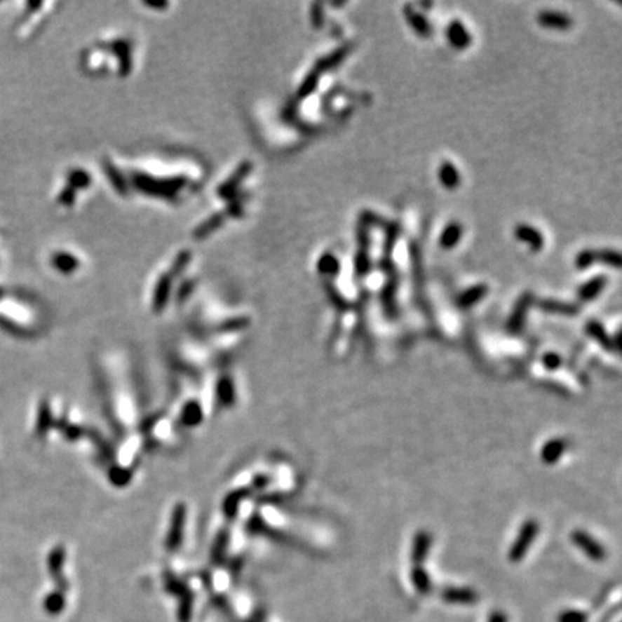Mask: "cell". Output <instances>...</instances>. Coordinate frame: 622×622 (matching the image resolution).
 Instances as JSON below:
<instances>
[{
  "label": "cell",
  "mask_w": 622,
  "mask_h": 622,
  "mask_svg": "<svg viewBox=\"0 0 622 622\" xmlns=\"http://www.w3.org/2000/svg\"><path fill=\"white\" fill-rule=\"evenodd\" d=\"M487 294H489V285L487 284H475L473 287H468L461 294L457 297L455 304L458 309L468 310L471 307H475L478 303H481Z\"/></svg>",
  "instance_id": "9"
},
{
  "label": "cell",
  "mask_w": 622,
  "mask_h": 622,
  "mask_svg": "<svg viewBox=\"0 0 622 622\" xmlns=\"http://www.w3.org/2000/svg\"><path fill=\"white\" fill-rule=\"evenodd\" d=\"M585 332L586 334L593 340L597 342L602 349H605L607 351H614L616 350L612 337L608 334L607 329L602 326V324L597 320H590L586 323L585 326Z\"/></svg>",
  "instance_id": "13"
},
{
  "label": "cell",
  "mask_w": 622,
  "mask_h": 622,
  "mask_svg": "<svg viewBox=\"0 0 622 622\" xmlns=\"http://www.w3.org/2000/svg\"><path fill=\"white\" fill-rule=\"evenodd\" d=\"M411 582L418 593L429 595L432 590V581L429 574L422 566H414L411 569Z\"/></svg>",
  "instance_id": "18"
},
{
  "label": "cell",
  "mask_w": 622,
  "mask_h": 622,
  "mask_svg": "<svg viewBox=\"0 0 622 622\" xmlns=\"http://www.w3.org/2000/svg\"><path fill=\"white\" fill-rule=\"evenodd\" d=\"M403 16H405V19H407L408 25L411 26V29L419 38L428 39L432 36V26H431L429 20L422 13L415 11L412 5H407L403 8Z\"/></svg>",
  "instance_id": "10"
},
{
  "label": "cell",
  "mask_w": 622,
  "mask_h": 622,
  "mask_svg": "<svg viewBox=\"0 0 622 622\" xmlns=\"http://www.w3.org/2000/svg\"><path fill=\"white\" fill-rule=\"evenodd\" d=\"M515 238L525 245H527L533 252H539L545 248V236L537 228L527 225V224H519L515 227Z\"/></svg>",
  "instance_id": "6"
},
{
  "label": "cell",
  "mask_w": 622,
  "mask_h": 622,
  "mask_svg": "<svg viewBox=\"0 0 622 622\" xmlns=\"http://www.w3.org/2000/svg\"><path fill=\"white\" fill-rule=\"evenodd\" d=\"M562 363H563L562 356L556 353V351H548V353H545L542 358V365L548 370H557L562 366Z\"/></svg>",
  "instance_id": "26"
},
{
  "label": "cell",
  "mask_w": 622,
  "mask_h": 622,
  "mask_svg": "<svg viewBox=\"0 0 622 622\" xmlns=\"http://www.w3.org/2000/svg\"><path fill=\"white\" fill-rule=\"evenodd\" d=\"M536 20L542 28L550 31H569L574 26V20L569 15L553 11L539 12Z\"/></svg>",
  "instance_id": "5"
},
{
  "label": "cell",
  "mask_w": 622,
  "mask_h": 622,
  "mask_svg": "<svg viewBox=\"0 0 622 622\" xmlns=\"http://www.w3.org/2000/svg\"><path fill=\"white\" fill-rule=\"evenodd\" d=\"M441 597L444 602L451 605H474L478 602V593L471 588H445Z\"/></svg>",
  "instance_id": "7"
},
{
  "label": "cell",
  "mask_w": 622,
  "mask_h": 622,
  "mask_svg": "<svg viewBox=\"0 0 622 622\" xmlns=\"http://www.w3.org/2000/svg\"><path fill=\"white\" fill-rule=\"evenodd\" d=\"M317 268H318L320 274H323V276L336 277L340 273V261L332 254H324L318 259Z\"/></svg>",
  "instance_id": "19"
},
{
  "label": "cell",
  "mask_w": 622,
  "mask_h": 622,
  "mask_svg": "<svg viewBox=\"0 0 622 622\" xmlns=\"http://www.w3.org/2000/svg\"><path fill=\"white\" fill-rule=\"evenodd\" d=\"M539 529H540L539 523L534 519H529L522 525V527L515 539V542H513V545L508 550V560L510 562L518 563L525 559V556L527 555L529 549L532 548L533 542L539 534Z\"/></svg>",
  "instance_id": "1"
},
{
  "label": "cell",
  "mask_w": 622,
  "mask_h": 622,
  "mask_svg": "<svg viewBox=\"0 0 622 622\" xmlns=\"http://www.w3.org/2000/svg\"><path fill=\"white\" fill-rule=\"evenodd\" d=\"M539 307L546 313L559 316H575L579 313V307L574 303H563L559 300H542L539 302Z\"/></svg>",
  "instance_id": "17"
},
{
  "label": "cell",
  "mask_w": 622,
  "mask_h": 622,
  "mask_svg": "<svg viewBox=\"0 0 622 622\" xmlns=\"http://www.w3.org/2000/svg\"><path fill=\"white\" fill-rule=\"evenodd\" d=\"M359 242H360V247H359L356 257H355V269L360 277H365L372 268L370 255H369V234H367L366 228H363L359 232Z\"/></svg>",
  "instance_id": "12"
},
{
  "label": "cell",
  "mask_w": 622,
  "mask_h": 622,
  "mask_svg": "<svg viewBox=\"0 0 622 622\" xmlns=\"http://www.w3.org/2000/svg\"><path fill=\"white\" fill-rule=\"evenodd\" d=\"M350 52H351V45H344V46L339 48L336 52L330 53V55H329L327 58H323V60L320 61L317 69H327V68H332V67L339 65V64H340V62L349 55Z\"/></svg>",
  "instance_id": "20"
},
{
  "label": "cell",
  "mask_w": 622,
  "mask_h": 622,
  "mask_svg": "<svg viewBox=\"0 0 622 622\" xmlns=\"http://www.w3.org/2000/svg\"><path fill=\"white\" fill-rule=\"evenodd\" d=\"M321 15H323V13H321L320 11H317V13H316V18H320ZM314 23H316V26H317V28H318V26H320V22H318V19H316V22H314Z\"/></svg>",
  "instance_id": "29"
},
{
  "label": "cell",
  "mask_w": 622,
  "mask_h": 622,
  "mask_svg": "<svg viewBox=\"0 0 622 622\" xmlns=\"http://www.w3.org/2000/svg\"><path fill=\"white\" fill-rule=\"evenodd\" d=\"M533 303H534V295L532 292H529V291L523 292L519 297V300H518L515 309H513V311H511V314H510V317L507 320V330L510 333L516 334V333H520L523 330L525 324H526L527 314H529V310H530Z\"/></svg>",
  "instance_id": "3"
},
{
  "label": "cell",
  "mask_w": 622,
  "mask_h": 622,
  "mask_svg": "<svg viewBox=\"0 0 622 622\" xmlns=\"http://www.w3.org/2000/svg\"><path fill=\"white\" fill-rule=\"evenodd\" d=\"M360 219L366 228H372V227L379 228L381 225H384V221H382L384 218H381L379 215H376L374 212H370V210H365L360 216Z\"/></svg>",
  "instance_id": "27"
},
{
  "label": "cell",
  "mask_w": 622,
  "mask_h": 622,
  "mask_svg": "<svg viewBox=\"0 0 622 622\" xmlns=\"http://www.w3.org/2000/svg\"><path fill=\"white\" fill-rule=\"evenodd\" d=\"M432 548V536L429 532L421 530L414 536L411 546V560L414 566H422V563L428 559V555Z\"/></svg>",
  "instance_id": "8"
},
{
  "label": "cell",
  "mask_w": 622,
  "mask_h": 622,
  "mask_svg": "<svg viewBox=\"0 0 622 622\" xmlns=\"http://www.w3.org/2000/svg\"><path fill=\"white\" fill-rule=\"evenodd\" d=\"M595 262H597V250H582L575 257V266L579 271H585V269L590 268Z\"/></svg>",
  "instance_id": "22"
},
{
  "label": "cell",
  "mask_w": 622,
  "mask_h": 622,
  "mask_svg": "<svg viewBox=\"0 0 622 622\" xmlns=\"http://www.w3.org/2000/svg\"><path fill=\"white\" fill-rule=\"evenodd\" d=\"M597 262L618 269L621 266V255L615 250H597Z\"/></svg>",
  "instance_id": "21"
},
{
  "label": "cell",
  "mask_w": 622,
  "mask_h": 622,
  "mask_svg": "<svg viewBox=\"0 0 622 622\" xmlns=\"http://www.w3.org/2000/svg\"><path fill=\"white\" fill-rule=\"evenodd\" d=\"M588 621H589L588 614L579 609L562 611L556 618V622H588Z\"/></svg>",
  "instance_id": "24"
},
{
  "label": "cell",
  "mask_w": 622,
  "mask_h": 622,
  "mask_svg": "<svg viewBox=\"0 0 622 622\" xmlns=\"http://www.w3.org/2000/svg\"><path fill=\"white\" fill-rule=\"evenodd\" d=\"M438 177L447 191H455V189L461 183V175H459L458 169L451 163V161H444L440 166Z\"/></svg>",
  "instance_id": "16"
},
{
  "label": "cell",
  "mask_w": 622,
  "mask_h": 622,
  "mask_svg": "<svg viewBox=\"0 0 622 622\" xmlns=\"http://www.w3.org/2000/svg\"><path fill=\"white\" fill-rule=\"evenodd\" d=\"M65 607V601H64V595L61 592H55L48 597V600L45 601V608L49 614L57 615L60 612H62Z\"/></svg>",
  "instance_id": "23"
},
{
  "label": "cell",
  "mask_w": 622,
  "mask_h": 622,
  "mask_svg": "<svg viewBox=\"0 0 622 622\" xmlns=\"http://www.w3.org/2000/svg\"><path fill=\"white\" fill-rule=\"evenodd\" d=\"M487 622H508V618L504 612L501 611H493L489 616V621Z\"/></svg>",
  "instance_id": "28"
},
{
  "label": "cell",
  "mask_w": 622,
  "mask_h": 622,
  "mask_svg": "<svg viewBox=\"0 0 622 622\" xmlns=\"http://www.w3.org/2000/svg\"><path fill=\"white\" fill-rule=\"evenodd\" d=\"M566 448L567 444L564 440L552 438L542 447V449H540V459H542L546 466H553L564 455Z\"/></svg>",
  "instance_id": "14"
},
{
  "label": "cell",
  "mask_w": 622,
  "mask_h": 622,
  "mask_svg": "<svg viewBox=\"0 0 622 622\" xmlns=\"http://www.w3.org/2000/svg\"><path fill=\"white\" fill-rule=\"evenodd\" d=\"M608 284V278L605 276H595L593 278L588 280L586 283H583L579 290H578V297L581 302L589 303L593 302L595 299L604 292L605 287Z\"/></svg>",
  "instance_id": "11"
},
{
  "label": "cell",
  "mask_w": 622,
  "mask_h": 622,
  "mask_svg": "<svg viewBox=\"0 0 622 622\" xmlns=\"http://www.w3.org/2000/svg\"><path fill=\"white\" fill-rule=\"evenodd\" d=\"M572 543L583 552L586 557H589L593 562H602L607 557L605 548L598 542L597 539H593L589 533L583 530H575L571 534Z\"/></svg>",
  "instance_id": "2"
},
{
  "label": "cell",
  "mask_w": 622,
  "mask_h": 622,
  "mask_svg": "<svg viewBox=\"0 0 622 622\" xmlns=\"http://www.w3.org/2000/svg\"><path fill=\"white\" fill-rule=\"evenodd\" d=\"M463 235H464V228L461 224L458 222L448 224L440 235V247L447 251L455 248L459 241L463 239Z\"/></svg>",
  "instance_id": "15"
},
{
  "label": "cell",
  "mask_w": 622,
  "mask_h": 622,
  "mask_svg": "<svg viewBox=\"0 0 622 622\" xmlns=\"http://www.w3.org/2000/svg\"><path fill=\"white\" fill-rule=\"evenodd\" d=\"M445 38L455 50H466L473 43V36L466 28V25L458 19H454L447 25Z\"/></svg>",
  "instance_id": "4"
},
{
  "label": "cell",
  "mask_w": 622,
  "mask_h": 622,
  "mask_svg": "<svg viewBox=\"0 0 622 622\" xmlns=\"http://www.w3.org/2000/svg\"><path fill=\"white\" fill-rule=\"evenodd\" d=\"M317 84H318V75H317L316 72H313V74H310V75L306 78V81L303 83L302 88L299 90V97L306 98V97H309L310 94H313V91L316 90Z\"/></svg>",
  "instance_id": "25"
}]
</instances>
